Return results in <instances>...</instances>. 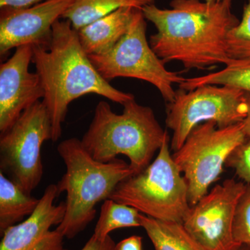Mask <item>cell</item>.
<instances>
[{"mask_svg": "<svg viewBox=\"0 0 250 250\" xmlns=\"http://www.w3.org/2000/svg\"><path fill=\"white\" fill-rule=\"evenodd\" d=\"M245 97H246L248 111H247L246 118L243 121V130L247 139H250V93L245 92Z\"/></svg>", "mask_w": 250, "mask_h": 250, "instance_id": "obj_26", "label": "cell"}, {"mask_svg": "<svg viewBox=\"0 0 250 250\" xmlns=\"http://www.w3.org/2000/svg\"><path fill=\"white\" fill-rule=\"evenodd\" d=\"M113 250H143L142 237L134 235L116 244Z\"/></svg>", "mask_w": 250, "mask_h": 250, "instance_id": "obj_24", "label": "cell"}, {"mask_svg": "<svg viewBox=\"0 0 250 250\" xmlns=\"http://www.w3.org/2000/svg\"><path fill=\"white\" fill-rule=\"evenodd\" d=\"M170 6L160 9L152 4L142 9L155 26L149 44L163 62H181L187 70H205L230 62L227 37L240 22L231 4L172 0Z\"/></svg>", "mask_w": 250, "mask_h": 250, "instance_id": "obj_1", "label": "cell"}, {"mask_svg": "<svg viewBox=\"0 0 250 250\" xmlns=\"http://www.w3.org/2000/svg\"><path fill=\"white\" fill-rule=\"evenodd\" d=\"M141 215L142 213L134 207L108 199L102 205L93 236L99 240H104L114 230L141 228Z\"/></svg>", "mask_w": 250, "mask_h": 250, "instance_id": "obj_19", "label": "cell"}, {"mask_svg": "<svg viewBox=\"0 0 250 250\" xmlns=\"http://www.w3.org/2000/svg\"><path fill=\"white\" fill-rule=\"evenodd\" d=\"M45 0H0V9H17L29 7Z\"/></svg>", "mask_w": 250, "mask_h": 250, "instance_id": "obj_25", "label": "cell"}, {"mask_svg": "<svg viewBox=\"0 0 250 250\" xmlns=\"http://www.w3.org/2000/svg\"><path fill=\"white\" fill-rule=\"evenodd\" d=\"M204 1H208V2H228L231 4L233 0H204Z\"/></svg>", "mask_w": 250, "mask_h": 250, "instance_id": "obj_27", "label": "cell"}, {"mask_svg": "<svg viewBox=\"0 0 250 250\" xmlns=\"http://www.w3.org/2000/svg\"><path fill=\"white\" fill-rule=\"evenodd\" d=\"M33 49L32 62L45 91L42 101L50 116L53 142L62 136V124L74 100L95 94L123 106L135 99L100 75L82 47L78 32L67 20L54 23L47 47L33 46Z\"/></svg>", "mask_w": 250, "mask_h": 250, "instance_id": "obj_2", "label": "cell"}, {"mask_svg": "<svg viewBox=\"0 0 250 250\" xmlns=\"http://www.w3.org/2000/svg\"><path fill=\"white\" fill-rule=\"evenodd\" d=\"M170 149L167 134L155 159L118 184L109 199L134 207L149 218L183 223L191 206L187 182Z\"/></svg>", "mask_w": 250, "mask_h": 250, "instance_id": "obj_5", "label": "cell"}, {"mask_svg": "<svg viewBox=\"0 0 250 250\" xmlns=\"http://www.w3.org/2000/svg\"><path fill=\"white\" fill-rule=\"evenodd\" d=\"M247 111L245 91L234 87L208 84L177 90L166 106V126L172 131L171 149L178 150L199 125L213 121L218 127H227L244 121Z\"/></svg>", "mask_w": 250, "mask_h": 250, "instance_id": "obj_8", "label": "cell"}, {"mask_svg": "<svg viewBox=\"0 0 250 250\" xmlns=\"http://www.w3.org/2000/svg\"><path fill=\"white\" fill-rule=\"evenodd\" d=\"M246 185L226 179L190 207L184 227L206 250H233L241 246L233 237V223Z\"/></svg>", "mask_w": 250, "mask_h": 250, "instance_id": "obj_10", "label": "cell"}, {"mask_svg": "<svg viewBox=\"0 0 250 250\" xmlns=\"http://www.w3.org/2000/svg\"><path fill=\"white\" fill-rule=\"evenodd\" d=\"M233 232L238 244L244 245L250 249V184H247L246 190L238 202Z\"/></svg>", "mask_w": 250, "mask_h": 250, "instance_id": "obj_21", "label": "cell"}, {"mask_svg": "<svg viewBox=\"0 0 250 250\" xmlns=\"http://www.w3.org/2000/svg\"><path fill=\"white\" fill-rule=\"evenodd\" d=\"M57 152L66 171L56 185L59 195L65 192L67 196L65 216L57 229L72 239L95 218L99 202L109 199L117 186L135 173L118 158L107 163L95 160L77 138L62 141Z\"/></svg>", "mask_w": 250, "mask_h": 250, "instance_id": "obj_4", "label": "cell"}, {"mask_svg": "<svg viewBox=\"0 0 250 250\" xmlns=\"http://www.w3.org/2000/svg\"><path fill=\"white\" fill-rule=\"evenodd\" d=\"M223 85L250 93V59H231L219 71L203 76L186 78L179 89L190 90L203 85Z\"/></svg>", "mask_w": 250, "mask_h": 250, "instance_id": "obj_18", "label": "cell"}, {"mask_svg": "<svg viewBox=\"0 0 250 250\" xmlns=\"http://www.w3.org/2000/svg\"><path fill=\"white\" fill-rule=\"evenodd\" d=\"M227 51L231 59H250V0L245 5L241 21L229 32Z\"/></svg>", "mask_w": 250, "mask_h": 250, "instance_id": "obj_20", "label": "cell"}, {"mask_svg": "<svg viewBox=\"0 0 250 250\" xmlns=\"http://www.w3.org/2000/svg\"><path fill=\"white\" fill-rule=\"evenodd\" d=\"M233 250H250V249L248 246H244V245H241V246H238V248H236V249Z\"/></svg>", "mask_w": 250, "mask_h": 250, "instance_id": "obj_28", "label": "cell"}, {"mask_svg": "<svg viewBox=\"0 0 250 250\" xmlns=\"http://www.w3.org/2000/svg\"><path fill=\"white\" fill-rule=\"evenodd\" d=\"M155 0H75L62 18L77 31L86 24L123 7L142 10Z\"/></svg>", "mask_w": 250, "mask_h": 250, "instance_id": "obj_17", "label": "cell"}, {"mask_svg": "<svg viewBox=\"0 0 250 250\" xmlns=\"http://www.w3.org/2000/svg\"><path fill=\"white\" fill-rule=\"evenodd\" d=\"M142 227L154 250H207L190 234L183 223L164 221L141 215Z\"/></svg>", "mask_w": 250, "mask_h": 250, "instance_id": "obj_16", "label": "cell"}, {"mask_svg": "<svg viewBox=\"0 0 250 250\" xmlns=\"http://www.w3.org/2000/svg\"><path fill=\"white\" fill-rule=\"evenodd\" d=\"M59 195L57 185L49 184L34 213L1 234L0 250H67L64 236L57 229H50L60 225L65 214V202L54 204Z\"/></svg>", "mask_w": 250, "mask_h": 250, "instance_id": "obj_13", "label": "cell"}, {"mask_svg": "<svg viewBox=\"0 0 250 250\" xmlns=\"http://www.w3.org/2000/svg\"><path fill=\"white\" fill-rule=\"evenodd\" d=\"M40 199H36L0 172V233L21 223L34 213Z\"/></svg>", "mask_w": 250, "mask_h": 250, "instance_id": "obj_15", "label": "cell"}, {"mask_svg": "<svg viewBox=\"0 0 250 250\" xmlns=\"http://www.w3.org/2000/svg\"><path fill=\"white\" fill-rule=\"evenodd\" d=\"M33 45L18 47L0 65V133L4 134L21 114L45 95L37 72H31Z\"/></svg>", "mask_w": 250, "mask_h": 250, "instance_id": "obj_12", "label": "cell"}, {"mask_svg": "<svg viewBox=\"0 0 250 250\" xmlns=\"http://www.w3.org/2000/svg\"><path fill=\"white\" fill-rule=\"evenodd\" d=\"M167 135L152 108L135 99L123 105L121 114L112 111L107 102L100 101L81 142L100 162H109L121 154L126 156L136 174L151 164Z\"/></svg>", "mask_w": 250, "mask_h": 250, "instance_id": "obj_3", "label": "cell"}, {"mask_svg": "<svg viewBox=\"0 0 250 250\" xmlns=\"http://www.w3.org/2000/svg\"><path fill=\"white\" fill-rule=\"evenodd\" d=\"M52 139L48 111L43 102H38L1 134L0 172L31 195L43 176L42 144Z\"/></svg>", "mask_w": 250, "mask_h": 250, "instance_id": "obj_9", "label": "cell"}, {"mask_svg": "<svg viewBox=\"0 0 250 250\" xmlns=\"http://www.w3.org/2000/svg\"><path fill=\"white\" fill-rule=\"evenodd\" d=\"M225 166L232 168L245 184H250V139H247L231 153Z\"/></svg>", "mask_w": 250, "mask_h": 250, "instance_id": "obj_22", "label": "cell"}, {"mask_svg": "<svg viewBox=\"0 0 250 250\" xmlns=\"http://www.w3.org/2000/svg\"><path fill=\"white\" fill-rule=\"evenodd\" d=\"M75 0H45L27 8L0 9V55L31 45L47 47L54 23Z\"/></svg>", "mask_w": 250, "mask_h": 250, "instance_id": "obj_11", "label": "cell"}, {"mask_svg": "<svg viewBox=\"0 0 250 250\" xmlns=\"http://www.w3.org/2000/svg\"><path fill=\"white\" fill-rule=\"evenodd\" d=\"M136 9L120 8L77 31L86 54L97 55L109 52L127 32Z\"/></svg>", "mask_w": 250, "mask_h": 250, "instance_id": "obj_14", "label": "cell"}, {"mask_svg": "<svg viewBox=\"0 0 250 250\" xmlns=\"http://www.w3.org/2000/svg\"><path fill=\"white\" fill-rule=\"evenodd\" d=\"M115 246L116 243L111 236H108L104 240H99L93 235L80 250H113Z\"/></svg>", "mask_w": 250, "mask_h": 250, "instance_id": "obj_23", "label": "cell"}, {"mask_svg": "<svg viewBox=\"0 0 250 250\" xmlns=\"http://www.w3.org/2000/svg\"><path fill=\"white\" fill-rule=\"evenodd\" d=\"M147 23L136 9L127 32L106 53L88 55L100 75L110 82L118 77L145 81L156 87L167 103L176 96L174 84L185 80L181 72L170 71L153 51L146 36Z\"/></svg>", "mask_w": 250, "mask_h": 250, "instance_id": "obj_6", "label": "cell"}, {"mask_svg": "<svg viewBox=\"0 0 250 250\" xmlns=\"http://www.w3.org/2000/svg\"><path fill=\"white\" fill-rule=\"evenodd\" d=\"M247 139L243 122L218 127L213 121L199 125L172 157L187 182L189 204L195 205L223 173L229 156Z\"/></svg>", "mask_w": 250, "mask_h": 250, "instance_id": "obj_7", "label": "cell"}]
</instances>
